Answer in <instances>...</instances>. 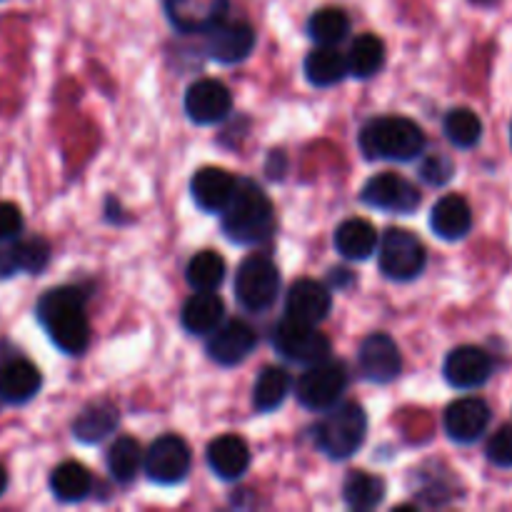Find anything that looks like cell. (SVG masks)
Here are the masks:
<instances>
[{
  "instance_id": "obj_35",
  "label": "cell",
  "mask_w": 512,
  "mask_h": 512,
  "mask_svg": "<svg viewBox=\"0 0 512 512\" xmlns=\"http://www.w3.org/2000/svg\"><path fill=\"white\" fill-rule=\"evenodd\" d=\"M10 265L13 270H25V273H40L50 260V245L43 238H25L18 240L8 248Z\"/></svg>"
},
{
  "instance_id": "obj_15",
  "label": "cell",
  "mask_w": 512,
  "mask_h": 512,
  "mask_svg": "<svg viewBox=\"0 0 512 512\" xmlns=\"http://www.w3.org/2000/svg\"><path fill=\"white\" fill-rule=\"evenodd\" d=\"M255 343H258V335L243 320H230V323L218 325V328L210 333L208 340V355L218 365H238L253 353Z\"/></svg>"
},
{
  "instance_id": "obj_21",
  "label": "cell",
  "mask_w": 512,
  "mask_h": 512,
  "mask_svg": "<svg viewBox=\"0 0 512 512\" xmlns=\"http://www.w3.org/2000/svg\"><path fill=\"white\" fill-rule=\"evenodd\" d=\"M208 465L218 478L238 480L250 465V448L238 435H220L208 445Z\"/></svg>"
},
{
  "instance_id": "obj_1",
  "label": "cell",
  "mask_w": 512,
  "mask_h": 512,
  "mask_svg": "<svg viewBox=\"0 0 512 512\" xmlns=\"http://www.w3.org/2000/svg\"><path fill=\"white\" fill-rule=\"evenodd\" d=\"M38 320L55 345L68 355H80L90 343L85 293L73 285L55 288L38 300Z\"/></svg>"
},
{
  "instance_id": "obj_36",
  "label": "cell",
  "mask_w": 512,
  "mask_h": 512,
  "mask_svg": "<svg viewBox=\"0 0 512 512\" xmlns=\"http://www.w3.org/2000/svg\"><path fill=\"white\" fill-rule=\"evenodd\" d=\"M453 173H455L453 160H450L448 155H443V153L428 155V158L423 160V165H420V178H423L428 185L450 183Z\"/></svg>"
},
{
  "instance_id": "obj_25",
  "label": "cell",
  "mask_w": 512,
  "mask_h": 512,
  "mask_svg": "<svg viewBox=\"0 0 512 512\" xmlns=\"http://www.w3.org/2000/svg\"><path fill=\"white\" fill-rule=\"evenodd\" d=\"M348 75V58L335 45H318L305 58V78L318 88H330Z\"/></svg>"
},
{
  "instance_id": "obj_40",
  "label": "cell",
  "mask_w": 512,
  "mask_h": 512,
  "mask_svg": "<svg viewBox=\"0 0 512 512\" xmlns=\"http://www.w3.org/2000/svg\"><path fill=\"white\" fill-rule=\"evenodd\" d=\"M510 140H512V128H510Z\"/></svg>"
},
{
  "instance_id": "obj_12",
  "label": "cell",
  "mask_w": 512,
  "mask_h": 512,
  "mask_svg": "<svg viewBox=\"0 0 512 512\" xmlns=\"http://www.w3.org/2000/svg\"><path fill=\"white\" fill-rule=\"evenodd\" d=\"M360 370L373 383H393L403 370V358L395 340L385 333H373L360 343Z\"/></svg>"
},
{
  "instance_id": "obj_20",
  "label": "cell",
  "mask_w": 512,
  "mask_h": 512,
  "mask_svg": "<svg viewBox=\"0 0 512 512\" xmlns=\"http://www.w3.org/2000/svg\"><path fill=\"white\" fill-rule=\"evenodd\" d=\"M430 228L443 240H460L473 228V210L460 195H445L430 210Z\"/></svg>"
},
{
  "instance_id": "obj_31",
  "label": "cell",
  "mask_w": 512,
  "mask_h": 512,
  "mask_svg": "<svg viewBox=\"0 0 512 512\" xmlns=\"http://www.w3.org/2000/svg\"><path fill=\"white\" fill-rule=\"evenodd\" d=\"M190 288L193 290H218L225 278V260L215 250H203L190 258L188 270H185Z\"/></svg>"
},
{
  "instance_id": "obj_19",
  "label": "cell",
  "mask_w": 512,
  "mask_h": 512,
  "mask_svg": "<svg viewBox=\"0 0 512 512\" xmlns=\"http://www.w3.org/2000/svg\"><path fill=\"white\" fill-rule=\"evenodd\" d=\"M238 180L223 168H200L190 180V193L195 205L205 213H223L228 200L233 198Z\"/></svg>"
},
{
  "instance_id": "obj_11",
  "label": "cell",
  "mask_w": 512,
  "mask_h": 512,
  "mask_svg": "<svg viewBox=\"0 0 512 512\" xmlns=\"http://www.w3.org/2000/svg\"><path fill=\"white\" fill-rule=\"evenodd\" d=\"M230 108H233V98L220 80H198L185 93V113L198 125L220 123L223 118H228Z\"/></svg>"
},
{
  "instance_id": "obj_2",
  "label": "cell",
  "mask_w": 512,
  "mask_h": 512,
  "mask_svg": "<svg viewBox=\"0 0 512 512\" xmlns=\"http://www.w3.org/2000/svg\"><path fill=\"white\" fill-rule=\"evenodd\" d=\"M223 230L233 243L255 245L273 233L275 210L268 195L253 183L243 178L235 185L233 198L223 208Z\"/></svg>"
},
{
  "instance_id": "obj_27",
  "label": "cell",
  "mask_w": 512,
  "mask_h": 512,
  "mask_svg": "<svg viewBox=\"0 0 512 512\" xmlns=\"http://www.w3.org/2000/svg\"><path fill=\"white\" fill-rule=\"evenodd\" d=\"M115 425H118V408H113L110 403H95L78 415V420L73 423V433L80 443L93 445L108 438Z\"/></svg>"
},
{
  "instance_id": "obj_22",
  "label": "cell",
  "mask_w": 512,
  "mask_h": 512,
  "mask_svg": "<svg viewBox=\"0 0 512 512\" xmlns=\"http://www.w3.org/2000/svg\"><path fill=\"white\" fill-rule=\"evenodd\" d=\"M225 313V305L215 290H195L188 303L183 305L180 323L193 335H210L220 325Z\"/></svg>"
},
{
  "instance_id": "obj_16",
  "label": "cell",
  "mask_w": 512,
  "mask_h": 512,
  "mask_svg": "<svg viewBox=\"0 0 512 512\" xmlns=\"http://www.w3.org/2000/svg\"><path fill=\"white\" fill-rule=\"evenodd\" d=\"M165 13L180 33H208L228 13V0H165Z\"/></svg>"
},
{
  "instance_id": "obj_24",
  "label": "cell",
  "mask_w": 512,
  "mask_h": 512,
  "mask_svg": "<svg viewBox=\"0 0 512 512\" xmlns=\"http://www.w3.org/2000/svg\"><path fill=\"white\" fill-rule=\"evenodd\" d=\"M378 230L363 218H350L335 230V248L348 260H365L378 248Z\"/></svg>"
},
{
  "instance_id": "obj_23",
  "label": "cell",
  "mask_w": 512,
  "mask_h": 512,
  "mask_svg": "<svg viewBox=\"0 0 512 512\" xmlns=\"http://www.w3.org/2000/svg\"><path fill=\"white\" fill-rule=\"evenodd\" d=\"M40 370L30 360L15 358L0 368V398L5 403H28L40 390Z\"/></svg>"
},
{
  "instance_id": "obj_29",
  "label": "cell",
  "mask_w": 512,
  "mask_h": 512,
  "mask_svg": "<svg viewBox=\"0 0 512 512\" xmlns=\"http://www.w3.org/2000/svg\"><path fill=\"white\" fill-rule=\"evenodd\" d=\"M385 65V45L378 35H360L353 40L348 53V73L355 78H370V75L380 73Z\"/></svg>"
},
{
  "instance_id": "obj_18",
  "label": "cell",
  "mask_w": 512,
  "mask_h": 512,
  "mask_svg": "<svg viewBox=\"0 0 512 512\" xmlns=\"http://www.w3.org/2000/svg\"><path fill=\"white\" fill-rule=\"evenodd\" d=\"M330 305H333L330 290L318 280L303 278L290 285L288 298H285V313H288V318L318 325L320 320L328 318Z\"/></svg>"
},
{
  "instance_id": "obj_37",
  "label": "cell",
  "mask_w": 512,
  "mask_h": 512,
  "mask_svg": "<svg viewBox=\"0 0 512 512\" xmlns=\"http://www.w3.org/2000/svg\"><path fill=\"white\" fill-rule=\"evenodd\" d=\"M485 455L493 465L498 468H512V428L510 425H503L498 433H493V438L488 440V448H485Z\"/></svg>"
},
{
  "instance_id": "obj_4",
  "label": "cell",
  "mask_w": 512,
  "mask_h": 512,
  "mask_svg": "<svg viewBox=\"0 0 512 512\" xmlns=\"http://www.w3.org/2000/svg\"><path fill=\"white\" fill-rule=\"evenodd\" d=\"M368 435V418L358 403H340L315 428V443L328 458L345 460L360 450Z\"/></svg>"
},
{
  "instance_id": "obj_17",
  "label": "cell",
  "mask_w": 512,
  "mask_h": 512,
  "mask_svg": "<svg viewBox=\"0 0 512 512\" xmlns=\"http://www.w3.org/2000/svg\"><path fill=\"white\" fill-rule=\"evenodd\" d=\"M490 425V408L480 398H460L445 410V433L455 443H475Z\"/></svg>"
},
{
  "instance_id": "obj_9",
  "label": "cell",
  "mask_w": 512,
  "mask_h": 512,
  "mask_svg": "<svg viewBox=\"0 0 512 512\" xmlns=\"http://www.w3.org/2000/svg\"><path fill=\"white\" fill-rule=\"evenodd\" d=\"M360 200L368 208L395 215H410L420 208V190L403 175L380 173L365 183Z\"/></svg>"
},
{
  "instance_id": "obj_38",
  "label": "cell",
  "mask_w": 512,
  "mask_h": 512,
  "mask_svg": "<svg viewBox=\"0 0 512 512\" xmlns=\"http://www.w3.org/2000/svg\"><path fill=\"white\" fill-rule=\"evenodd\" d=\"M20 230H23V215L18 205L0 203V243L18 238Z\"/></svg>"
},
{
  "instance_id": "obj_13",
  "label": "cell",
  "mask_w": 512,
  "mask_h": 512,
  "mask_svg": "<svg viewBox=\"0 0 512 512\" xmlns=\"http://www.w3.org/2000/svg\"><path fill=\"white\" fill-rule=\"evenodd\" d=\"M493 375V358L483 348L463 345L455 348L445 360V380L458 390H475Z\"/></svg>"
},
{
  "instance_id": "obj_7",
  "label": "cell",
  "mask_w": 512,
  "mask_h": 512,
  "mask_svg": "<svg viewBox=\"0 0 512 512\" xmlns=\"http://www.w3.org/2000/svg\"><path fill=\"white\" fill-rule=\"evenodd\" d=\"M380 253H378V265L390 280H413L423 273L425 268V245L420 243V238L410 230L403 228H390L385 230L383 240H378Z\"/></svg>"
},
{
  "instance_id": "obj_30",
  "label": "cell",
  "mask_w": 512,
  "mask_h": 512,
  "mask_svg": "<svg viewBox=\"0 0 512 512\" xmlns=\"http://www.w3.org/2000/svg\"><path fill=\"white\" fill-rule=\"evenodd\" d=\"M343 498L348 503L350 510H373L383 503L385 498V483L375 475L368 473H353L348 475L343 485Z\"/></svg>"
},
{
  "instance_id": "obj_8",
  "label": "cell",
  "mask_w": 512,
  "mask_h": 512,
  "mask_svg": "<svg viewBox=\"0 0 512 512\" xmlns=\"http://www.w3.org/2000/svg\"><path fill=\"white\" fill-rule=\"evenodd\" d=\"M273 345L283 358L293 360V363L313 365L330 358V340L318 333L315 325L295 318H285L275 325Z\"/></svg>"
},
{
  "instance_id": "obj_28",
  "label": "cell",
  "mask_w": 512,
  "mask_h": 512,
  "mask_svg": "<svg viewBox=\"0 0 512 512\" xmlns=\"http://www.w3.org/2000/svg\"><path fill=\"white\" fill-rule=\"evenodd\" d=\"M290 388H293V380H290L288 370L265 368L253 388L255 410L258 413H270V410L280 408L290 395Z\"/></svg>"
},
{
  "instance_id": "obj_34",
  "label": "cell",
  "mask_w": 512,
  "mask_h": 512,
  "mask_svg": "<svg viewBox=\"0 0 512 512\" xmlns=\"http://www.w3.org/2000/svg\"><path fill=\"white\" fill-rule=\"evenodd\" d=\"M308 33L318 45H338L350 33V18L340 8H323L310 18Z\"/></svg>"
},
{
  "instance_id": "obj_6",
  "label": "cell",
  "mask_w": 512,
  "mask_h": 512,
  "mask_svg": "<svg viewBox=\"0 0 512 512\" xmlns=\"http://www.w3.org/2000/svg\"><path fill=\"white\" fill-rule=\"evenodd\" d=\"M345 388H348V370L338 360H320L313 363L295 383V395H298L300 405L315 413H325L338 400L343 398Z\"/></svg>"
},
{
  "instance_id": "obj_33",
  "label": "cell",
  "mask_w": 512,
  "mask_h": 512,
  "mask_svg": "<svg viewBox=\"0 0 512 512\" xmlns=\"http://www.w3.org/2000/svg\"><path fill=\"white\" fill-rule=\"evenodd\" d=\"M140 465H143V450H140L138 440L133 438H118L108 450V473L118 483H130L138 475Z\"/></svg>"
},
{
  "instance_id": "obj_39",
  "label": "cell",
  "mask_w": 512,
  "mask_h": 512,
  "mask_svg": "<svg viewBox=\"0 0 512 512\" xmlns=\"http://www.w3.org/2000/svg\"><path fill=\"white\" fill-rule=\"evenodd\" d=\"M5 488H8V475H5L3 465H0V495L5 493Z\"/></svg>"
},
{
  "instance_id": "obj_10",
  "label": "cell",
  "mask_w": 512,
  "mask_h": 512,
  "mask_svg": "<svg viewBox=\"0 0 512 512\" xmlns=\"http://www.w3.org/2000/svg\"><path fill=\"white\" fill-rule=\"evenodd\" d=\"M145 473L160 485H178L190 473V448L178 435H163L145 455Z\"/></svg>"
},
{
  "instance_id": "obj_5",
  "label": "cell",
  "mask_w": 512,
  "mask_h": 512,
  "mask_svg": "<svg viewBox=\"0 0 512 512\" xmlns=\"http://www.w3.org/2000/svg\"><path fill=\"white\" fill-rule=\"evenodd\" d=\"M280 273L268 255H248L235 273V295L250 313H263L278 300Z\"/></svg>"
},
{
  "instance_id": "obj_32",
  "label": "cell",
  "mask_w": 512,
  "mask_h": 512,
  "mask_svg": "<svg viewBox=\"0 0 512 512\" xmlns=\"http://www.w3.org/2000/svg\"><path fill=\"white\" fill-rule=\"evenodd\" d=\"M445 135L455 148H475L483 138V120L470 108H455L445 115Z\"/></svg>"
},
{
  "instance_id": "obj_14",
  "label": "cell",
  "mask_w": 512,
  "mask_h": 512,
  "mask_svg": "<svg viewBox=\"0 0 512 512\" xmlns=\"http://www.w3.org/2000/svg\"><path fill=\"white\" fill-rule=\"evenodd\" d=\"M255 48V30L243 20H228L208 30L210 58L223 65H235L248 58Z\"/></svg>"
},
{
  "instance_id": "obj_26",
  "label": "cell",
  "mask_w": 512,
  "mask_h": 512,
  "mask_svg": "<svg viewBox=\"0 0 512 512\" xmlns=\"http://www.w3.org/2000/svg\"><path fill=\"white\" fill-rule=\"evenodd\" d=\"M50 490L60 503H80L93 490V478H90L85 465L68 460L50 473Z\"/></svg>"
},
{
  "instance_id": "obj_3",
  "label": "cell",
  "mask_w": 512,
  "mask_h": 512,
  "mask_svg": "<svg viewBox=\"0 0 512 512\" xmlns=\"http://www.w3.org/2000/svg\"><path fill=\"white\" fill-rule=\"evenodd\" d=\"M360 150L368 160H415L425 150V135L408 118H375L360 130Z\"/></svg>"
}]
</instances>
